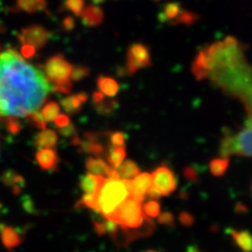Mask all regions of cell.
I'll return each instance as SVG.
<instances>
[{
	"instance_id": "14",
	"label": "cell",
	"mask_w": 252,
	"mask_h": 252,
	"mask_svg": "<svg viewBox=\"0 0 252 252\" xmlns=\"http://www.w3.org/2000/svg\"><path fill=\"white\" fill-rule=\"evenodd\" d=\"M0 238H1L4 247L7 249H13L19 246L23 241L17 229L4 224H0Z\"/></svg>"
},
{
	"instance_id": "6",
	"label": "cell",
	"mask_w": 252,
	"mask_h": 252,
	"mask_svg": "<svg viewBox=\"0 0 252 252\" xmlns=\"http://www.w3.org/2000/svg\"><path fill=\"white\" fill-rule=\"evenodd\" d=\"M152 65V59L149 50L143 43H132L127 51V60H126V70L128 75L132 76L140 68Z\"/></svg>"
},
{
	"instance_id": "27",
	"label": "cell",
	"mask_w": 252,
	"mask_h": 252,
	"mask_svg": "<svg viewBox=\"0 0 252 252\" xmlns=\"http://www.w3.org/2000/svg\"><path fill=\"white\" fill-rule=\"evenodd\" d=\"M181 11H182V7H181L180 3L178 2L166 3L163 7L162 13H160L159 15V20L161 22H167V21L171 22L178 17Z\"/></svg>"
},
{
	"instance_id": "33",
	"label": "cell",
	"mask_w": 252,
	"mask_h": 252,
	"mask_svg": "<svg viewBox=\"0 0 252 252\" xmlns=\"http://www.w3.org/2000/svg\"><path fill=\"white\" fill-rule=\"evenodd\" d=\"M85 6V0H65L63 7L65 10L72 12L77 17H80V15Z\"/></svg>"
},
{
	"instance_id": "48",
	"label": "cell",
	"mask_w": 252,
	"mask_h": 252,
	"mask_svg": "<svg viewBox=\"0 0 252 252\" xmlns=\"http://www.w3.org/2000/svg\"><path fill=\"white\" fill-rule=\"evenodd\" d=\"M93 101H94V105H97V104H100L101 102H103L104 101V94H102L101 92H94V94H93Z\"/></svg>"
},
{
	"instance_id": "35",
	"label": "cell",
	"mask_w": 252,
	"mask_h": 252,
	"mask_svg": "<svg viewBox=\"0 0 252 252\" xmlns=\"http://www.w3.org/2000/svg\"><path fill=\"white\" fill-rule=\"evenodd\" d=\"M4 127L11 135H18L22 129V124L14 117H9L3 120Z\"/></svg>"
},
{
	"instance_id": "28",
	"label": "cell",
	"mask_w": 252,
	"mask_h": 252,
	"mask_svg": "<svg viewBox=\"0 0 252 252\" xmlns=\"http://www.w3.org/2000/svg\"><path fill=\"white\" fill-rule=\"evenodd\" d=\"M228 158H217L209 163V170L215 177H222L229 167Z\"/></svg>"
},
{
	"instance_id": "8",
	"label": "cell",
	"mask_w": 252,
	"mask_h": 252,
	"mask_svg": "<svg viewBox=\"0 0 252 252\" xmlns=\"http://www.w3.org/2000/svg\"><path fill=\"white\" fill-rule=\"evenodd\" d=\"M18 40L22 44H30L35 49H42L50 39V32L42 26H30L23 28L17 34Z\"/></svg>"
},
{
	"instance_id": "11",
	"label": "cell",
	"mask_w": 252,
	"mask_h": 252,
	"mask_svg": "<svg viewBox=\"0 0 252 252\" xmlns=\"http://www.w3.org/2000/svg\"><path fill=\"white\" fill-rule=\"evenodd\" d=\"M36 161L43 170L52 171L58 169L59 157L55 149H38L36 154Z\"/></svg>"
},
{
	"instance_id": "13",
	"label": "cell",
	"mask_w": 252,
	"mask_h": 252,
	"mask_svg": "<svg viewBox=\"0 0 252 252\" xmlns=\"http://www.w3.org/2000/svg\"><path fill=\"white\" fill-rule=\"evenodd\" d=\"M210 68V59L205 50L202 49L192 62L191 70L193 76L196 78V80H204L208 78Z\"/></svg>"
},
{
	"instance_id": "26",
	"label": "cell",
	"mask_w": 252,
	"mask_h": 252,
	"mask_svg": "<svg viewBox=\"0 0 252 252\" xmlns=\"http://www.w3.org/2000/svg\"><path fill=\"white\" fill-rule=\"evenodd\" d=\"M79 152L91 154L94 157H100L102 154H104L105 148L100 143V141H91V140H84L80 142L79 144Z\"/></svg>"
},
{
	"instance_id": "38",
	"label": "cell",
	"mask_w": 252,
	"mask_h": 252,
	"mask_svg": "<svg viewBox=\"0 0 252 252\" xmlns=\"http://www.w3.org/2000/svg\"><path fill=\"white\" fill-rule=\"evenodd\" d=\"M109 140L113 146H124L125 145V137L124 133L121 131H115L109 133Z\"/></svg>"
},
{
	"instance_id": "4",
	"label": "cell",
	"mask_w": 252,
	"mask_h": 252,
	"mask_svg": "<svg viewBox=\"0 0 252 252\" xmlns=\"http://www.w3.org/2000/svg\"><path fill=\"white\" fill-rule=\"evenodd\" d=\"M130 195L129 180L103 179L94 194V211L109 217Z\"/></svg>"
},
{
	"instance_id": "53",
	"label": "cell",
	"mask_w": 252,
	"mask_h": 252,
	"mask_svg": "<svg viewBox=\"0 0 252 252\" xmlns=\"http://www.w3.org/2000/svg\"><path fill=\"white\" fill-rule=\"evenodd\" d=\"M153 1H155V2H159V1H161V0H153Z\"/></svg>"
},
{
	"instance_id": "45",
	"label": "cell",
	"mask_w": 252,
	"mask_h": 252,
	"mask_svg": "<svg viewBox=\"0 0 252 252\" xmlns=\"http://www.w3.org/2000/svg\"><path fill=\"white\" fill-rule=\"evenodd\" d=\"M54 122H55V125H56L58 128H60V127H64V126L68 125L70 123V119H69V117L66 115L59 114L56 118H55Z\"/></svg>"
},
{
	"instance_id": "22",
	"label": "cell",
	"mask_w": 252,
	"mask_h": 252,
	"mask_svg": "<svg viewBox=\"0 0 252 252\" xmlns=\"http://www.w3.org/2000/svg\"><path fill=\"white\" fill-rule=\"evenodd\" d=\"M232 155H239L238 142L234 135H225L220 141V158H228Z\"/></svg>"
},
{
	"instance_id": "37",
	"label": "cell",
	"mask_w": 252,
	"mask_h": 252,
	"mask_svg": "<svg viewBox=\"0 0 252 252\" xmlns=\"http://www.w3.org/2000/svg\"><path fill=\"white\" fill-rule=\"evenodd\" d=\"M158 222L168 227H175V217L169 211H165L158 217Z\"/></svg>"
},
{
	"instance_id": "25",
	"label": "cell",
	"mask_w": 252,
	"mask_h": 252,
	"mask_svg": "<svg viewBox=\"0 0 252 252\" xmlns=\"http://www.w3.org/2000/svg\"><path fill=\"white\" fill-rule=\"evenodd\" d=\"M117 171L119 173V178L121 180H130L141 173L138 164L131 160L123 161L120 166L117 168Z\"/></svg>"
},
{
	"instance_id": "12",
	"label": "cell",
	"mask_w": 252,
	"mask_h": 252,
	"mask_svg": "<svg viewBox=\"0 0 252 252\" xmlns=\"http://www.w3.org/2000/svg\"><path fill=\"white\" fill-rule=\"evenodd\" d=\"M81 21L84 26L89 28H96L101 26L104 20V12L100 6L90 4L84 7L81 15Z\"/></svg>"
},
{
	"instance_id": "17",
	"label": "cell",
	"mask_w": 252,
	"mask_h": 252,
	"mask_svg": "<svg viewBox=\"0 0 252 252\" xmlns=\"http://www.w3.org/2000/svg\"><path fill=\"white\" fill-rule=\"evenodd\" d=\"M85 167L90 173H93L94 176L102 177L104 179L108 178L110 170L113 169V167H110L104 160H102L99 157L88 158V160L85 162Z\"/></svg>"
},
{
	"instance_id": "55",
	"label": "cell",
	"mask_w": 252,
	"mask_h": 252,
	"mask_svg": "<svg viewBox=\"0 0 252 252\" xmlns=\"http://www.w3.org/2000/svg\"><path fill=\"white\" fill-rule=\"evenodd\" d=\"M0 116H1V114H0Z\"/></svg>"
},
{
	"instance_id": "51",
	"label": "cell",
	"mask_w": 252,
	"mask_h": 252,
	"mask_svg": "<svg viewBox=\"0 0 252 252\" xmlns=\"http://www.w3.org/2000/svg\"><path fill=\"white\" fill-rule=\"evenodd\" d=\"M94 2H96V3H99V2H102V1H104V0H93Z\"/></svg>"
},
{
	"instance_id": "18",
	"label": "cell",
	"mask_w": 252,
	"mask_h": 252,
	"mask_svg": "<svg viewBox=\"0 0 252 252\" xmlns=\"http://www.w3.org/2000/svg\"><path fill=\"white\" fill-rule=\"evenodd\" d=\"M58 143V133L54 129H43L34 139V145L38 149H54Z\"/></svg>"
},
{
	"instance_id": "7",
	"label": "cell",
	"mask_w": 252,
	"mask_h": 252,
	"mask_svg": "<svg viewBox=\"0 0 252 252\" xmlns=\"http://www.w3.org/2000/svg\"><path fill=\"white\" fill-rule=\"evenodd\" d=\"M153 188L161 196L169 195L176 191L178 183L175 177V173L167 166H159L152 173Z\"/></svg>"
},
{
	"instance_id": "24",
	"label": "cell",
	"mask_w": 252,
	"mask_h": 252,
	"mask_svg": "<svg viewBox=\"0 0 252 252\" xmlns=\"http://www.w3.org/2000/svg\"><path fill=\"white\" fill-rule=\"evenodd\" d=\"M228 232L230 233L232 240L235 242L244 252H250L252 248V241H251V234L247 230L238 231L234 229H228Z\"/></svg>"
},
{
	"instance_id": "20",
	"label": "cell",
	"mask_w": 252,
	"mask_h": 252,
	"mask_svg": "<svg viewBox=\"0 0 252 252\" xmlns=\"http://www.w3.org/2000/svg\"><path fill=\"white\" fill-rule=\"evenodd\" d=\"M104 154L109 166L117 169L125 159L126 149L124 146H109Z\"/></svg>"
},
{
	"instance_id": "9",
	"label": "cell",
	"mask_w": 252,
	"mask_h": 252,
	"mask_svg": "<svg viewBox=\"0 0 252 252\" xmlns=\"http://www.w3.org/2000/svg\"><path fill=\"white\" fill-rule=\"evenodd\" d=\"M153 186L152 182V176L151 173L143 172L139 173V175L129 180V188H130V195L132 198L139 200L140 202H143L146 194L151 190Z\"/></svg>"
},
{
	"instance_id": "15",
	"label": "cell",
	"mask_w": 252,
	"mask_h": 252,
	"mask_svg": "<svg viewBox=\"0 0 252 252\" xmlns=\"http://www.w3.org/2000/svg\"><path fill=\"white\" fill-rule=\"evenodd\" d=\"M88 101V94L84 93H79L73 96H68L63 98L60 101V104L63 109L69 115H76L79 112H81L82 105Z\"/></svg>"
},
{
	"instance_id": "1",
	"label": "cell",
	"mask_w": 252,
	"mask_h": 252,
	"mask_svg": "<svg viewBox=\"0 0 252 252\" xmlns=\"http://www.w3.org/2000/svg\"><path fill=\"white\" fill-rule=\"evenodd\" d=\"M40 69L12 47L0 53V114L20 118L40 107L51 92Z\"/></svg>"
},
{
	"instance_id": "40",
	"label": "cell",
	"mask_w": 252,
	"mask_h": 252,
	"mask_svg": "<svg viewBox=\"0 0 252 252\" xmlns=\"http://www.w3.org/2000/svg\"><path fill=\"white\" fill-rule=\"evenodd\" d=\"M183 175L188 181H190L192 183H196L199 181V173L193 166H186L183 170Z\"/></svg>"
},
{
	"instance_id": "42",
	"label": "cell",
	"mask_w": 252,
	"mask_h": 252,
	"mask_svg": "<svg viewBox=\"0 0 252 252\" xmlns=\"http://www.w3.org/2000/svg\"><path fill=\"white\" fill-rule=\"evenodd\" d=\"M20 55L22 58L31 59L36 56V49L30 44H23L20 49Z\"/></svg>"
},
{
	"instance_id": "52",
	"label": "cell",
	"mask_w": 252,
	"mask_h": 252,
	"mask_svg": "<svg viewBox=\"0 0 252 252\" xmlns=\"http://www.w3.org/2000/svg\"><path fill=\"white\" fill-rule=\"evenodd\" d=\"M145 252H160V251H158V250H147Z\"/></svg>"
},
{
	"instance_id": "3",
	"label": "cell",
	"mask_w": 252,
	"mask_h": 252,
	"mask_svg": "<svg viewBox=\"0 0 252 252\" xmlns=\"http://www.w3.org/2000/svg\"><path fill=\"white\" fill-rule=\"evenodd\" d=\"M121 227L126 244L145 235H151L155 229L153 220L143 215L142 202L129 195L112 215L106 218Z\"/></svg>"
},
{
	"instance_id": "30",
	"label": "cell",
	"mask_w": 252,
	"mask_h": 252,
	"mask_svg": "<svg viewBox=\"0 0 252 252\" xmlns=\"http://www.w3.org/2000/svg\"><path fill=\"white\" fill-rule=\"evenodd\" d=\"M60 114V106L58 103L54 101H50L49 103H46L42 109L41 115L44 118L45 122H53L58 115Z\"/></svg>"
},
{
	"instance_id": "19",
	"label": "cell",
	"mask_w": 252,
	"mask_h": 252,
	"mask_svg": "<svg viewBox=\"0 0 252 252\" xmlns=\"http://www.w3.org/2000/svg\"><path fill=\"white\" fill-rule=\"evenodd\" d=\"M1 182L7 186L11 187L14 194H19L23 188L26 187V180L22 176L18 175L13 170H6L2 173Z\"/></svg>"
},
{
	"instance_id": "36",
	"label": "cell",
	"mask_w": 252,
	"mask_h": 252,
	"mask_svg": "<svg viewBox=\"0 0 252 252\" xmlns=\"http://www.w3.org/2000/svg\"><path fill=\"white\" fill-rule=\"evenodd\" d=\"M91 75V69L89 66L78 65L73 68V72L70 74V78L73 81H81L84 78H88Z\"/></svg>"
},
{
	"instance_id": "10",
	"label": "cell",
	"mask_w": 252,
	"mask_h": 252,
	"mask_svg": "<svg viewBox=\"0 0 252 252\" xmlns=\"http://www.w3.org/2000/svg\"><path fill=\"white\" fill-rule=\"evenodd\" d=\"M251 115H248L243 129L235 136L236 142H238L240 156L248 158L251 157Z\"/></svg>"
},
{
	"instance_id": "32",
	"label": "cell",
	"mask_w": 252,
	"mask_h": 252,
	"mask_svg": "<svg viewBox=\"0 0 252 252\" xmlns=\"http://www.w3.org/2000/svg\"><path fill=\"white\" fill-rule=\"evenodd\" d=\"M118 107V102L117 100H112V101H106L105 100L103 102H101L100 104L94 105V108H96V112L99 115L102 116H109L112 115L115 110Z\"/></svg>"
},
{
	"instance_id": "16",
	"label": "cell",
	"mask_w": 252,
	"mask_h": 252,
	"mask_svg": "<svg viewBox=\"0 0 252 252\" xmlns=\"http://www.w3.org/2000/svg\"><path fill=\"white\" fill-rule=\"evenodd\" d=\"M13 12H47V3L45 0H16L15 6L11 7Z\"/></svg>"
},
{
	"instance_id": "31",
	"label": "cell",
	"mask_w": 252,
	"mask_h": 252,
	"mask_svg": "<svg viewBox=\"0 0 252 252\" xmlns=\"http://www.w3.org/2000/svg\"><path fill=\"white\" fill-rule=\"evenodd\" d=\"M142 210H144L145 216L149 219H155L159 217L161 214V204L158 200H149L143 204Z\"/></svg>"
},
{
	"instance_id": "41",
	"label": "cell",
	"mask_w": 252,
	"mask_h": 252,
	"mask_svg": "<svg viewBox=\"0 0 252 252\" xmlns=\"http://www.w3.org/2000/svg\"><path fill=\"white\" fill-rule=\"evenodd\" d=\"M179 220L184 227H191L194 224V218L187 211H182L179 215Z\"/></svg>"
},
{
	"instance_id": "34",
	"label": "cell",
	"mask_w": 252,
	"mask_h": 252,
	"mask_svg": "<svg viewBox=\"0 0 252 252\" xmlns=\"http://www.w3.org/2000/svg\"><path fill=\"white\" fill-rule=\"evenodd\" d=\"M27 120L30 124H32L35 127L39 129H46V122L44 120V118L42 117L41 113L38 112V110H35V112L30 113L28 116H26Z\"/></svg>"
},
{
	"instance_id": "2",
	"label": "cell",
	"mask_w": 252,
	"mask_h": 252,
	"mask_svg": "<svg viewBox=\"0 0 252 252\" xmlns=\"http://www.w3.org/2000/svg\"><path fill=\"white\" fill-rule=\"evenodd\" d=\"M204 49L211 61L208 78L226 94L243 101L251 115V68L238 39L228 36Z\"/></svg>"
},
{
	"instance_id": "47",
	"label": "cell",
	"mask_w": 252,
	"mask_h": 252,
	"mask_svg": "<svg viewBox=\"0 0 252 252\" xmlns=\"http://www.w3.org/2000/svg\"><path fill=\"white\" fill-rule=\"evenodd\" d=\"M94 231L99 235V236H103L106 234V229H105V226L103 223V220H94Z\"/></svg>"
},
{
	"instance_id": "21",
	"label": "cell",
	"mask_w": 252,
	"mask_h": 252,
	"mask_svg": "<svg viewBox=\"0 0 252 252\" xmlns=\"http://www.w3.org/2000/svg\"><path fill=\"white\" fill-rule=\"evenodd\" d=\"M104 178L94 176L93 173L88 172L86 175L82 176L80 178V188L84 193H91V194H96L98 188L102 182V180Z\"/></svg>"
},
{
	"instance_id": "50",
	"label": "cell",
	"mask_w": 252,
	"mask_h": 252,
	"mask_svg": "<svg viewBox=\"0 0 252 252\" xmlns=\"http://www.w3.org/2000/svg\"><path fill=\"white\" fill-rule=\"evenodd\" d=\"M187 252H201V251L196 247H194V246H189L187 248Z\"/></svg>"
},
{
	"instance_id": "29",
	"label": "cell",
	"mask_w": 252,
	"mask_h": 252,
	"mask_svg": "<svg viewBox=\"0 0 252 252\" xmlns=\"http://www.w3.org/2000/svg\"><path fill=\"white\" fill-rule=\"evenodd\" d=\"M200 19V15L196 13L182 10L179 14L178 17L170 22L171 26H179V25H184V26H192L194 22H196Z\"/></svg>"
},
{
	"instance_id": "44",
	"label": "cell",
	"mask_w": 252,
	"mask_h": 252,
	"mask_svg": "<svg viewBox=\"0 0 252 252\" xmlns=\"http://www.w3.org/2000/svg\"><path fill=\"white\" fill-rule=\"evenodd\" d=\"M22 207L29 214H34L35 212V205H34V201L32 200L31 196L26 195L22 198Z\"/></svg>"
},
{
	"instance_id": "5",
	"label": "cell",
	"mask_w": 252,
	"mask_h": 252,
	"mask_svg": "<svg viewBox=\"0 0 252 252\" xmlns=\"http://www.w3.org/2000/svg\"><path fill=\"white\" fill-rule=\"evenodd\" d=\"M74 66L65 60L64 56L57 54L47 59L43 67L45 79L54 84H60L69 80Z\"/></svg>"
},
{
	"instance_id": "39",
	"label": "cell",
	"mask_w": 252,
	"mask_h": 252,
	"mask_svg": "<svg viewBox=\"0 0 252 252\" xmlns=\"http://www.w3.org/2000/svg\"><path fill=\"white\" fill-rule=\"evenodd\" d=\"M73 89V84L69 80L66 82H63L60 84H54L53 88L51 89L54 93H60V94H68Z\"/></svg>"
},
{
	"instance_id": "23",
	"label": "cell",
	"mask_w": 252,
	"mask_h": 252,
	"mask_svg": "<svg viewBox=\"0 0 252 252\" xmlns=\"http://www.w3.org/2000/svg\"><path fill=\"white\" fill-rule=\"evenodd\" d=\"M99 92L107 97H115L119 92V84L113 78L99 76L97 79Z\"/></svg>"
},
{
	"instance_id": "46",
	"label": "cell",
	"mask_w": 252,
	"mask_h": 252,
	"mask_svg": "<svg viewBox=\"0 0 252 252\" xmlns=\"http://www.w3.org/2000/svg\"><path fill=\"white\" fill-rule=\"evenodd\" d=\"M62 27L66 32L73 31L75 29V27H76L75 19L72 17V16H67V17H65L64 19H63Z\"/></svg>"
},
{
	"instance_id": "49",
	"label": "cell",
	"mask_w": 252,
	"mask_h": 252,
	"mask_svg": "<svg viewBox=\"0 0 252 252\" xmlns=\"http://www.w3.org/2000/svg\"><path fill=\"white\" fill-rule=\"evenodd\" d=\"M235 210L238 211V212H244V211L247 210V207L244 206L243 204H238V205H236V206H235Z\"/></svg>"
},
{
	"instance_id": "43",
	"label": "cell",
	"mask_w": 252,
	"mask_h": 252,
	"mask_svg": "<svg viewBox=\"0 0 252 252\" xmlns=\"http://www.w3.org/2000/svg\"><path fill=\"white\" fill-rule=\"evenodd\" d=\"M59 135L65 137V138H73V137L77 136V130L75 128L74 124L70 122L68 125L64 126V127H60Z\"/></svg>"
},
{
	"instance_id": "54",
	"label": "cell",
	"mask_w": 252,
	"mask_h": 252,
	"mask_svg": "<svg viewBox=\"0 0 252 252\" xmlns=\"http://www.w3.org/2000/svg\"><path fill=\"white\" fill-rule=\"evenodd\" d=\"M0 209H1V204H0Z\"/></svg>"
}]
</instances>
